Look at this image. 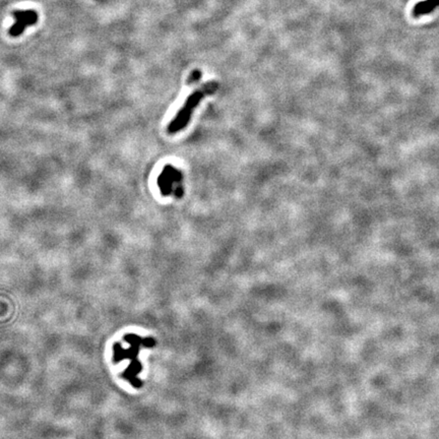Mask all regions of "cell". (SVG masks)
Instances as JSON below:
<instances>
[{"instance_id": "5b68a950", "label": "cell", "mask_w": 439, "mask_h": 439, "mask_svg": "<svg viewBox=\"0 0 439 439\" xmlns=\"http://www.w3.org/2000/svg\"><path fill=\"white\" fill-rule=\"evenodd\" d=\"M200 77H201V72H200L199 70H194V71L190 74V76H189V78H188V80H187V83H188V84H192V83H194V82H197V81L200 79Z\"/></svg>"}, {"instance_id": "7a4b0ae2", "label": "cell", "mask_w": 439, "mask_h": 439, "mask_svg": "<svg viewBox=\"0 0 439 439\" xmlns=\"http://www.w3.org/2000/svg\"><path fill=\"white\" fill-rule=\"evenodd\" d=\"M124 339H125V341L128 344H130V348L127 349V350H123L120 347L119 344L115 345L113 347V349H114V360H115V362H118V361L123 360V359H129V360H131V364L129 365V368L125 371L124 377H126L134 386L141 387L142 386V382L138 378V374L142 370V365L138 361L137 356L140 353V347H141V345H144L146 347H153V346L156 345V342L153 339H145V340H143L142 338L138 337L137 335H133V334L127 335Z\"/></svg>"}, {"instance_id": "6da1fadb", "label": "cell", "mask_w": 439, "mask_h": 439, "mask_svg": "<svg viewBox=\"0 0 439 439\" xmlns=\"http://www.w3.org/2000/svg\"><path fill=\"white\" fill-rule=\"evenodd\" d=\"M218 89V83L215 80H209L202 84L200 87L195 90L191 95L188 96L185 103L181 107V109L177 112L175 117L171 120L167 127V131L169 135H176L182 129H184L193 114V111L199 103L209 95L214 94Z\"/></svg>"}, {"instance_id": "3957f363", "label": "cell", "mask_w": 439, "mask_h": 439, "mask_svg": "<svg viewBox=\"0 0 439 439\" xmlns=\"http://www.w3.org/2000/svg\"><path fill=\"white\" fill-rule=\"evenodd\" d=\"M14 16L17 22L10 31L12 36H20L27 27L34 25L38 20L37 14L33 11L16 12Z\"/></svg>"}, {"instance_id": "277c9868", "label": "cell", "mask_w": 439, "mask_h": 439, "mask_svg": "<svg viewBox=\"0 0 439 439\" xmlns=\"http://www.w3.org/2000/svg\"><path fill=\"white\" fill-rule=\"evenodd\" d=\"M438 6H439V0H426V2H421L415 6L414 16L419 17L422 15L430 14Z\"/></svg>"}]
</instances>
